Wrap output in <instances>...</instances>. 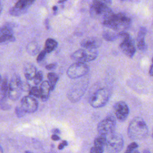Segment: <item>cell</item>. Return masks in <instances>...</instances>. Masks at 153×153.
I'll list each match as a JSON object with an SVG mask.
<instances>
[{
    "mask_svg": "<svg viewBox=\"0 0 153 153\" xmlns=\"http://www.w3.org/2000/svg\"><path fill=\"white\" fill-rule=\"evenodd\" d=\"M148 127L140 117L133 118L127 128V134L133 140H139L145 139L148 134Z\"/></svg>",
    "mask_w": 153,
    "mask_h": 153,
    "instance_id": "2",
    "label": "cell"
},
{
    "mask_svg": "<svg viewBox=\"0 0 153 153\" xmlns=\"http://www.w3.org/2000/svg\"><path fill=\"white\" fill-rule=\"evenodd\" d=\"M47 78L49 81L50 90H53L58 81V76L54 72H49L47 75Z\"/></svg>",
    "mask_w": 153,
    "mask_h": 153,
    "instance_id": "24",
    "label": "cell"
},
{
    "mask_svg": "<svg viewBox=\"0 0 153 153\" xmlns=\"http://www.w3.org/2000/svg\"><path fill=\"white\" fill-rule=\"evenodd\" d=\"M2 5H1V4L0 2V14H1V12H2Z\"/></svg>",
    "mask_w": 153,
    "mask_h": 153,
    "instance_id": "39",
    "label": "cell"
},
{
    "mask_svg": "<svg viewBox=\"0 0 153 153\" xmlns=\"http://www.w3.org/2000/svg\"><path fill=\"white\" fill-rule=\"evenodd\" d=\"M110 97V92L106 88H100L96 90L90 96L89 103L90 105L94 108H99L108 102Z\"/></svg>",
    "mask_w": 153,
    "mask_h": 153,
    "instance_id": "5",
    "label": "cell"
},
{
    "mask_svg": "<svg viewBox=\"0 0 153 153\" xmlns=\"http://www.w3.org/2000/svg\"><path fill=\"white\" fill-rule=\"evenodd\" d=\"M1 81H2V76H1V75L0 74V85L1 84Z\"/></svg>",
    "mask_w": 153,
    "mask_h": 153,
    "instance_id": "43",
    "label": "cell"
},
{
    "mask_svg": "<svg viewBox=\"0 0 153 153\" xmlns=\"http://www.w3.org/2000/svg\"><path fill=\"white\" fill-rule=\"evenodd\" d=\"M102 41L97 37H88L81 42V46L84 48L97 49L101 45Z\"/></svg>",
    "mask_w": 153,
    "mask_h": 153,
    "instance_id": "16",
    "label": "cell"
},
{
    "mask_svg": "<svg viewBox=\"0 0 153 153\" xmlns=\"http://www.w3.org/2000/svg\"><path fill=\"white\" fill-rule=\"evenodd\" d=\"M68 145V142L66 140H63L62 143H60L58 146V149L61 150L64 148L65 146Z\"/></svg>",
    "mask_w": 153,
    "mask_h": 153,
    "instance_id": "34",
    "label": "cell"
},
{
    "mask_svg": "<svg viewBox=\"0 0 153 153\" xmlns=\"http://www.w3.org/2000/svg\"><path fill=\"white\" fill-rule=\"evenodd\" d=\"M22 91V81L20 76L13 75L9 82L8 97L12 100H16L20 97Z\"/></svg>",
    "mask_w": 153,
    "mask_h": 153,
    "instance_id": "9",
    "label": "cell"
},
{
    "mask_svg": "<svg viewBox=\"0 0 153 153\" xmlns=\"http://www.w3.org/2000/svg\"><path fill=\"white\" fill-rule=\"evenodd\" d=\"M29 96H33L36 97H40V90L36 86L32 87L29 90Z\"/></svg>",
    "mask_w": 153,
    "mask_h": 153,
    "instance_id": "29",
    "label": "cell"
},
{
    "mask_svg": "<svg viewBox=\"0 0 153 153\" xmlns=\"http://www.w3.org/2000/svg\"><path fill=\"white\" fill-rule=\"evenodd\" d=\"M116 127L115 118L111 114L108 115L97 125L99 134L107 136L114 131Z\"/></svg>",
    "mask_w": 153,
    "mask_h": 153,
    "instance_id": "11",
    "label": "cell"
},
{
    "mask_svg": "<svg viewBox=\"0 0 153 153\" xmlns=\"http://www.w3.org/2000/svg\"><path fill=\"white\" fill-rule=\"evenodd\" d=\"M23 153H33V152H31V151H26Z\"/></svg>",
    "mask_w": 153,
    "mask_h": 153,
    "instance_id": "42",
    "label": "cell"
},
{
    "mask_svg": "<svg viewBox=\"0 0 153 153\" xmlns=\"http://www.w3.org/2000/svg\"><path fill=\"white\" fill-rule=\"evenodd\" d=\"M1 87V93L3 96L2 97H8V89H9V81L7 76H4V77L2 78Z\"/></svg>",
    "mask_w": 153,
    "mask_h": 153,
    "instance_id": "23",
    "label": "cell"
},
{
    "mask_svg": "<svg viewBox=\"0 0 153 153\" xmlns=\"http://www.w3.org/2000/svg\"><path fill=\"white\" fill-rule=\"evenodd\" d=\"M89 71V66L85 63L75 62L67 70L66 74L71 79H78L85 76Z\"/></svg>",
    "mask_w": 153,
    "mask_h": 153,
    "instance_id": "10",
    "label": "cell"
},
{
    "mask_svg": "<svg viewBox=\"0 0 153 153\" xmlns=\"http://www.w3.org/2000/svg\"><path fill=\"white\" fill-rule=\"evenodd\" d=\"M146 32H147L146 29L145 27H141L139 29V31L138 32L137 36V39H136L137 47L139 50L142 51H144L146 50L147 46L145 41V37Z\"/></svg>",
    "mask_w": 153,
    "mask_h": 153,
    "instance_id": "17",
    "label": "cell"
},
{
    "mask_svg": "<svg viewBox=\"0 0 153 153\" xmlns=\"http://www.w3.org/2000/svg\"><path fill=\"white\" fill-rule=\"evenodd\" d=\"M53 10H54V11H56V10H57V7L56 6H54V7H53Z\"/></svg>",
    "mask_w": 153,
    "mask_h": 153,
    "instance_id": "41",
    "label": "cell"
},
{
    "mask_svg": "<svg viewBox=\"0 0 153 153\" xmlns=\"http://www.w3.org/2000/svg\"><path fill=\"white\" fill-rule=\"evenodd\" d=\"M15 112L16 114V115L18 117H22L23 116L25 115V114H26L24 111L22 109L21 107H16V109H15Z\"/></svg>",
    "mask_w": 153,
    "mask_h": 153,
    "instance_id": "31",
    "label": "cell"
},
{
    "mask_svg": "<svg viewBox=\"0 0 153 153\" xmlns=\"http://www.w3.org/2000/svg\"><path fill=\"white\" fill-rule=\"evenodd\" d=\"M106 136L99 134L94 139V145L105 148V144H106Z\"/></svg>",
    "mask_w": 153,
    "mask_h": 153,
    "instance_id": "25",
    "label": "cell"
},
{
    "mask_svg": "<svg viewBox=\"0 0 153 153\" xmlns=\"http://www.w3.org/2000/svg\"><path fill=\"white\" fill-rule=\"evenodd\" d=\"M114 112L115 117L120 121H124L129 114V108L127 103L123 101H119L114 104Z\"/></svg>",
    "mask_w": 153,
    "mask_h": 153,
    "instance_id": "13",
    "label": "cell"
},
{
    "mask_svg": "<svg viewBox=\"0 0 153 153\" xmlns=\"http://www.w3.org/2000/svg\"><path fill=\"white\" fill-rule=\"evenodd\" d=\"M106 136V140L105 147L108 151L111 153L120 152L122 150L124 145L122 135L114 131Z\"/></svg>",
    "mask_w": 153,
    "mask_h": 153,
    "instance_id": "6",
    "label": "cell"
},
{
    "mask_svg": "<svg viewBox=\"0 0 153 153\" xmlns=\"http://www.w3.org/2000/svg\"><path fill=\"white\" fill-rule=\"evenodd\" d=\"M143 153H151V152H150V151H149V149H144V150H143Z\"/></svg>",
    "mask_w": 153,
    "mask_h": 153,
    "instance_id": "38",
    "label": "cell"
},
{
    "mask_svg": "<svg viewBox=\"0 0 153 153\" xmlns=\"http://www.w3.org/2000/svg\"><path fill=\"white\" fill-rule=\"evenodd\" d=\"M34 3L32 0H20L10 8L9 13L13 16H19L25 13L29 8Z\"/></svg>",
    "mask_w": 153,
    "mask_h": 153,
    "instance_id": "12",
    "label": "cell"
},
{
    "mask_svg": "<svg viewBox=\"0 0 153 153\" xmlns=\"http://www.w3.org/2000/svg\"><path fill=\"white\" fill-rule=\"evenodd\" d=\"M39 90H40V98L42 101H46L49 97L50 92L51 91L48 81H43L41 84Z\"/></svg>",
    "mask_w": 153,
    "mask_h": 153,
    "instance_id": "19",
    "label": "cell"
},
{
    "mask_svg": "<svg viewBox=\"0 0 153 153\" xmlns=\"http://www.w3.org/2000/svg\"><path fill=\"white\" fill-rule=\"evenodd\" d=\"M0 153H3V149L1 145H0Z\"/></svg>",
    "mask_w": 153,
    "mask_h": 153,
    "instance_id": "40",
    "label": "cell"
},
{
    "mask_svg": "<svg viewBox=\"0 0 153 153\" xmlns=\"http://www.w3.org/2000/svg\"><path fill=\"white\" fill-rule=\"evenodd\" d=\"M10 105L8 103L7 101V97H2L0 99V108L2 110L6 111L10 109Z\"/></svg>",
    "mask_w": 153,
    "mask_h": 153,
    "instance_id": "27",
    "label": "cell"
},
{
    "mask_svg": "<svg viewBox=\"0 0 153 153\" xmlns=\"http://www.w3.org/2000/svg\"><path fill=\"white\" fill-rule=\"evenodd\" d=\"M149 73L150 76H152V64H151V66H150Z\"/></svg>",
    "mask_w": 153,
    "mask_h": 153,
    "instance_id": "37",
    "label": "cell"
},
{
    "mask_svg": "<svg viewBox=\"0 0 153 153\" xmlns=\"http://www.w3.org/2000/svg\"><path fill=\"white\" fill-rule=\"evenodd\" d=\"M57 66V63H50L49 65H47L46 66H45V68L47 69V70H53V69H54Z\"/></svg>",
    "mask_w": 153,
    "mask_h": 153,
    "instance_id": "33",
    "label": "cell"
},
{
    "mask_svg": "<svg viewBox=\"0 0 153 153\" xmlns=\"http://www.w3.org/2000/svg\"><path fill=\"white\" fill-rule=\"evenodd\" d=\"M137 143L135 142H133L127 146L124 153H140L139 151L137 149Z\"/></svg>",
    "mask_w": 153,
    "mask_h": 153,
    "instance_id": "26",
    "label": "cell"
},
{
    "mask_svg": "<svg viewBox=\"0 0 153 153\" xmlns=\"http://www.w3.org/2000/svg\"><path fill=\"white\" fill-rule=\"evenodd\" d=\"M102 36L107 41H113L119 37V33L111 29H106L103 30Z\"/></svg>",
    "mask_w": 153,
    "mask_h": 153,
    "instance_id": "20",
    "label": "cell"
},
{
    "mask_svg": "<svg viewBox=\"0 0 153 153\" xmlns=\"http://www.w3.org/2000/svg\"><path fill=\"white\" fill-rule=\"evenodd\" d=\"M119 37L122 38V41L120 45L121 50L127 57L131 58L136 52L134 40L128 33L124 32L119 33Z\"/></svg>",
    "mask_w": 153,
    "mask_h": 153,
    "instance_id": "8",
    "label": "cell"
},
{
    "mask_svg": "<svg viewBox=\"0 0 153 153\" xmlns=\"http://www.w3.org/2000/svg\"><path fill=\"white\" fill-rule=\"evenodd\" d=\"M51 139L53 140H60V137H59L58 135H57V134H53V135L51 136Z\"/></svg>",
    "mask_w": 153,
    "mask_h": 153,
    "instance_id": "35",
    "label": "cell"
},
{
    "mask_svg": "<svg viewBox=\"0 0 153 153\" xmlns=\"http://www.w3.org/2000/svg\"><path fill=\"white\" fill-rule=\"evenodd\" d=\"M110 1H94L90 6V13L91 17L101 20L106 16L112 10L109 8Z\"/></svg>",
    "mask_w": 153,
    "mask_h": 153,
    "instance_id": "3",
    "label": "cell"
},
{
    "mask_svg": "<svg viewBox=\"0 0 153 153\" xmlns=\"http://www.w3.org/2000/svg\"><path fill=\"white\" fill-rule=\"evenodd\" d=\"M98 55L97 49L81 48L72 54L71 57L77 62H88L94 60Z\"/></svg>",
    "mask_w": 153,
    "mask_h": 153,
    "instance_id": "7",
    "label": "cell"
},
{
    "mask_svg": "<svg viewBox=\"0 0 153 153\" xmlns=\"http://www.w3.org/2000/svg\"><path fill=\"white\" fill-rule=\"evenodd\" d=\"M40 50V47L39 44L35 41H32L29 42L26 46V51L27 53L31 56H35L37 54Z\"/></svg>",
    "mask_w": 153,
    "mask_h": 153,
    "instance_id": "21",
    "label": "cell"
},
{
    "mask_svg": "<svg viewBox=\"0 0 153 153\" xmlns=\"http://www.w3.org/2000/svg\"><path fill=\"white\" fill-rule=\"evenodd\" d=\"M102 24L107 28L118 33L124 32L131 25V19L128 16L119 13L115 14L112 10L101 20Z\"/></svg>",
    "mask_w": 153,
    "mask_h": 153,
    "instance_id": "1",
    "label": "cell"
},
{
    "mask_svg": "<svg viewBox=\"0 0 153 153\" xmlns=\"http://www.w3.org/2000/svg\"><path fill=\"white\" fill-rule=\"evenodd\" d=\"M20 107L25 113H33L38 108V103L33 97L26 96L21 100Z\"/></svg>",
    "mask_w": 153,
    "mask_h": 153,
    "instance_id": "14",
    "label": "cell"
},
{
    "mask_svg": "<svg viewBox=\"0 0 153 153\" xmlns=\"http://www.w3.org/2000/svg\"><path fill=\"white\" fill-rule=\"evenodd\" d=\"M104 147L97 146V145H93L90 151V153H103L104 150Z\"/></svg>",
    "mask_w": 153,
    "mask_h": 153,
    "instance_id": "30",
    "label": "cell"
},
{
    "mask_svg": "<svg viewBox=\"0 0 153 153\" xmlns=\"http://www.w3.org/2000/svg\"><path fill=\"white\" fill-rule=\"evenodd\" d=\"M58 44L57 42L53 38H48L45 42V51L46 53H51L56 49Z\"/></svg>",
    "mask_w": 153,
    "mask_h": 153,
    "instance_id": "22",
    "label": "cell"
},
{
    "mask_svg": "<svg viewBox=\"0 0 153 153\" xmlns=\"http://www.w3.org/2000/svg\"><path fill=\"white\" fill-rule=\"evenodd\" d=\"M43 78V73L41 71H39L38 72H36L34 78H33V82L35 85H37L39 84Z\"/></svg>",
    "mask_w": 153,
    "mask_h": 153,
    "instance_id": "28",
    "label": "cell"
},
{
    "mask_svg": "<svg viewBox=\"0 0 153 153\" xmlns=\"http://www.w3.org/2000/svg\"><path fill=\"white\" fill-rule=\"evenodd\" d=\"M52 133H53L54 134H57H57H60V131L58 128H53L52 130Z\"/></svg>",
    "mask_w": 153,
    "mask_h": 153,
    "instance_id": "36",
    "label": "cell"
},
{
    "mask_svg": "<svg viewBox=\"0 0 153 153\" xmlns=\"http://www.w3.org/2000/svg\"><path fill=\"white\" fill-rule=\"evenodd\" d=\"M14 41L15 37L11 27L5 25L0 27V44L8 43Z\"/></svg>",
    "mask_w": 153,
    "mask_h": 153,
    "instance_id": "15",
    "label": "cell"
},
{
    "mask_svg": "<svg viewBox=\"0 0 153 153\" xmlns=\"http://www.w3.org/2000/svg\"><path fill=\"white\" fill-rule=\"evenodd\" d=\"M87 78H83L74 83L69 90L67 96L72 102H78L84 94L88 85Z\"/></svg>",
    "mask_w": 153,
    "mask_h": 153,
    "instance_id": "4",
    "label": "cell"
},
{
    "mask_svg": "<svg viewBox=\"0 0 153 153\" xmlns=\"http://www.w3.org/2000/svg\"><path fill=\"white\" fill-rule=\"evenodd\" d=\"M46 52H45V50H42L39 53V54H38V57H37V59H36V60H37V62H40L41 61H42L44 59V57H45V55H46Z\"/></svg>",
    "mask_w": 153,
    "mask_h": 153,
    "instance_id": "32",
    "label": "cell"
},
{
    "mask_svg": "<svg viewBox=\"0 0 153 153\" xmlns=\"http://www.w3.org/2000/svg\"><path fill=\"white\" fill-rule=\"evenodd\" d=\"M23 73L27 81L32 80L33 79L36 73V69L33 64L26 63L23 66Z\"/></svg>",
    "mask_w": 153,
    "mask_h": 153,
    "instance_id": "18",
    "label": "cell"
}]
</instances>
